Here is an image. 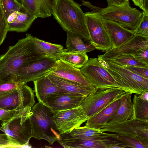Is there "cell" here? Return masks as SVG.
I'll return each instance as SVG.
<instances>
[{
    "instance_id": "6da1fadb",
    "label": "cell",
    "mask_w": 148,
    "mask_h": 148,
    "mask_svg": "<svg viewBox=\"0 0 148 148\" xmlns=\"http://www.w3.org/2000/svg\"><path fill=\"white\" fill-rule=\"evenodd\" d=\"M33 37L30 34H27L25 37L9 46L7 51L0 56V81H15L20 68L44 56L35 48Z\"/></svg>"
},
{
    "instance_id": "7a4b0ae2",
    "label": "cell",
    "mask_w": 148,
    "mask_h": 148,
    "mask_svg": "<svg viewBox=\"0 0 148 148\" xmlns=\"http://www.w3.org/2000/svg\"><path fill=\"white\" fill-rule=\"evenodd\" d=\"M52 14L66 32L78 34L90 41L85 13L79 4L73 0H55Z\"/></svg>"
},
{
    "instance_id": "3957f363",
    "label": "cell",
    "mask_w": 148,
    "mask_h": 148,
    "mask_svg": "<svg viewBox=\"0 0 148 148\" xmlns=\"http://www.w3.org/2000/svg\"><path fill=\"white\" fill-rule=\"evenodd\" d=\"M53 112L42 103L31 108L29 117L32 138L44 140L50 145L59 140L60 134L53 121Z\"/></svg>"
},
{
    "instance_id": "277c9868",
    "label": "cell",
    "mask_w": 148,
    "mask_h": 148,
    "mask_svg": "<svg viewBox=\"0 0 148 148\" xmlns=\"http://www.w3.org/2000/svg\"><path fill=\"white\" fill-rule=\"evenodd\" d=\"M84 4L101 19L117 23L133 30L138 26L143 15V12L130 6L129 1L121 5H108L105 8L95 6L88 2L85 1Z\"/></svg>"
},
{
    "instance_id": "5b68a950",
    "label": "cell",
    "mask_w": 148,
    "mask_h": 148,
    "mask_svg": "<svg viewBox=\"0 0 148 148\" xmlns=\"http://www.w3.org/2000/svg\"><path fill=\"white\" fill-rule=\"evenodd\" d=\"M99 61L125 91L139 95L148 91V79L137 75L124 66L108 60Z\"/></svg>"
},
{
    "instance_id": "8992f818",
    "label": "cell",
    "mask_w": 148,
    "mask_h": 148,
    "mask_svg": "<svg viewBox=\"0 0 148 148\" xmlns=\"http://www.w3.org/2000/svg\"><path fill=\"white\" fill-rule=\"evenodd\" d=\"M80 69L90 84L98 89L119 88L123 89L98 58L88 59Z\"/></svg>"
},
{
    "instance_id": "52a82bcc",
    "label": "cell",
    "mask_w": 148,
    "mask_h": 148,
    "mask_svg": "<svg viewBox=\"0 0 148 148\" xmlns=\"http://www.w3.org/2000/svg\"><path fill=\"white\" fill-rule=\"evenodd\" d=\"M57 59L43 56L32 60L18 69L14 80L26 84L47 75L54 69Z\"/></svg>"
},
{
    "instance_id": "ba28073f",
    "label": "cell",
    "mask_w": 148,
    "mask_h": 148,
    "mask_svg": "<svg viewBox=\"0 0 148 148\" xmlns=\"http://www.w3.org/2000/svg\"><path fill=\"white\" fill-rule=\"evenodd\" d=\"M127 92L119 88L98 89L85 97L80 106L89 117L120 98Z\"/></svg>"
},
{
    "instance_id": "9c48e42d",
    "label": "cell",
    "mask_w": 148,
    "mask_h": 148,
    "mask_svg": "<svg viewBox=\"0 0 148 148\" xmlns=\"http://www.w3.org/2000/svg\"><path fill=\"white\" fill-rule=\"evenodd\" d=\"M35 104L34 91L26 84L0 95V108L5 110L32 108Z\"/></svg>"
},
{
    "instance_id": "30bf717a",
    "label": "cell",
    "mask_w": 148,
    "mask_h": 148,
    "mask_svg": "<svg viewBox=\"0 0 148 148\" xmlns=\"http://www.w3.org/2000/svg\"><path fill=\"white\" fill-rule=\"evenodd\" d=\"M90 43L95 49L106 52L112 48V44L102 19L95 12L85 13Z\"/></svg>"
},
{
    "instance_id": "8fae6325",
    "label": "cell",
    "mask_w": 148,
    "mask_h": 148,
    "mask_svg": "<svg viewBox=\"0 0 148 148\" xmlns=\"http://www.w3.org/2000/svg\"><path fill=\"white\" fill-rule=\"evenodd\" d=\"M30 114L14 117L2 122L1 124V130L23 147L29 145V141L32 138L29 121Z\"/></svg>"
},
{
    "instance_id": "7c38bea8",
    "label": "cell",
    "mask_w": 148,
    "mask_h": 148,
    "mask_svg": "<svg viewBox=\"0 0 148 148\" xmlns=\"http://www.w3.org/2000/svg\"><path fill=\"white\" fill-rule=\"evenodd\" d=\"M80 106L76 108L53 112V121L59 134L68 133L80 127L88 119Z\"/></svg>"
},
{
    "instance_id": "4fadbf2b",
    "label": "cell",
    "mask_w": 148,
    "mask_h": 148,
    "mask_svg": "<svg viewBox=\"0 0 148 148\" xmlns=\"http://www.w3.org/2000/svg\"><path fill=\"white\" fill-rule=\"evenodd\" d=\"M66 148H124L128 145L117 136L85 139L69 136L65 139Z\"/></svg>"
},
{
    "instance_id": "5bb4252c",
    "label": "cell",
    "mask_w": 148,
    "mask_h": 148,
    "mask_svg": "<svg viewBox=\"0 0 148 148\" xmlns=\"http://www.w3.org/2000/svg\"><path fill=\"white\" fill-rule=\"evenodd\" d=\"M102 132H110L119 136H139L148 138V121L130 119L119 123L104 125L99 129Z\"/></svg>"
},
{
    "instance_id": "9a60e30c",
    "label": "cell",
    "mask_w": 148,
    "mask_h": 148,
    "mask_svg": "<svg viewBox=\"0 0 148 148\" xmlns=\"http://www.w3.org/2000/svg\"><path fill=\"white\" fill-rule=\"evenodd\" d=\"M85 97L79 93L59 92L50 95L42 103L55 112L80 106Z\"/></svg>"
},
{
    "instance_id": "2e32d148",
    "label": "cell",
    "mask_w": 148,
    "mask_h": 148,
    "mask_svg": "<svg viewBox=\"0 0 148 148\" xmlns=\"http://www.w3.org/2000/svg\"><path fill=\"white\" fill-rule=\"evenodd\" d=\"M148 45V38L135 34L125 44L117 48H112L101 55H99V60H108L125 55H133L140 48Z\"/></svg>"
},
{
    "instance_id": "e0dca14e",
    "label": "cell",
    "mask_w": 148,
    "mask_h": 148,
    "mask_svg": "<svg viewBox=\"0 0 148 148\" xmlns=\"http://www.w3.org/2000/svg\"><path fill=\"white\" fill-rule=\"evenodd\" d=\"M50 73L84 86L94 87L88 82L80 69L59 59L57 60L54 69Z\"/></svg>"
},
{
    "instance_id": "ac0fdd59",
    "label": "cell",
    "mask_w": 148,
    "mask_h": 148,
    "mask_svg": "<svg viewBox=\"0 0 148 148\" xmlns=\"http://www.w3.org/2000/svg\"><path fill=\"white\" fill-rule=\"evenodd\" d=\"M102 19L110 38L113 48L119 47L131 39L135 34L134 30L124 27L117 23Z\"/></svg>"
},
{
    "instance_id": "d6986e66",
    "label": "cell",
    "mask_w": 148,
    "mask_h": 148,
    "mask_svg": "<svg viewBox=\"0 0 148 148\" xmlns=\"http://www.w3.org/2000/svg\"><path fill=\"white\" fill-rule=\"evenodd\" d=\"M55 0H21L23 8L36 18L50 16Z\"/></svg>"
},
{
    "instance_id": "ffe728a7",
    "label": "cell",
    "mask_w": 148,
    "mask_h": 148,
    "mask_svg": "<svg viewBox=\"0 0 148 148\" xmlns=\"http://www.w3.org/2000/svg\"><path fill=\"white\" fill-rule=\"evenodd\" d=\"M120 98L112 102L89 117L87 121L85 126L91 128L100 129L117 110L119 105Z\"/></svg>"
},
{
    "instance_id": "44dd1931",
    "label": "cell",
    "mask_w": 148,
    "mask_h": 148,
    "mask_svg": "<svg viewBox=\"0 0 148 148\" xmlns=\"http://www.w3.org/2000/svg\"><path fill=\"white\" fill-rule=\"evenodd\" d=\"M132 94L127 92L122 96L120 99L119 105L117 110L105 124L120 123L131 118L133 110Z\"/></svg>"
},
{
    "instance_id": "7402d4cb",
    "label": "cell",
    "mask_w": 148,
    "mask_h": 148,
    "mask_svg": "<svg viewBox=\"0 0 148 148\" xmlns=\"http://www.w3.org/2000/svg\"><path fill=\"white\" fill-rule=\"evenodd\" d=\"M48 77L55 85L68 92L81 94L86 97L96 91L97 88L82 85L78 83L63 79L49 73Z\"/></svg>"
},
{
    "instance_id": "603a6c76",
    "label": "cell",
    "mask_w": 148,
    "mask_h": 148,
    "mask_svg": "<svg viewBox=\"0 0 148 148\" xmlns=\"http://www.w3.org/2000/svg\"><path fill=\"white\" fill-rule=\"evenodd\" d=\"M36 96L39 102L42 103L49 95L59 92H69L55 85L47 75L33 82Z\"/></svg>"
},
{
    "instance_id": "cb8c5ba5",
    "label": "cell",
    "mask_w": 148,
    "mask_h": 148,
    "mask_svg": "<svg viewBox=\"0 0 148 148\" xmlns=\"http://www.w3.org/2000/svg\"><path fill=\"white\" fill-rule=\"evenodd\" d=\"M67 34L66 47L70 52H87L94 50L95 47L90 43H85L82 36L75 33L66 32Z\"/></svg>"
},
{
    "instance_id": "d4e9b609",
    "label": "cell",
    "mask_w": 148,
    "mask_h": 148,
    "mask_svg": "<svg viewBox=\"0 0 148 148\" xmlns=\"http://www.w3.org/2000/svg\"><path fill=\"white\" fill-rule=\"evenodd\" d=\"M33 41L37 50L44 56L59 59L65 49L61 45L46 42L34 36Z\"/></svg>"
},
{
    "instance_id": "484cf974",
    "label": "cell",
    "mask_w": 148,
    "mask_h": 148,
    "mask_svg": "<svg viewBox=\"0 0 148 148\" xmlns=\"http://www.w3.org/2000/svg\"><path fill=\"white\" fill-rule=\"evenodd\" d=\"M36 18V17L25 10L18 12L13 21L8 23V31L18 32H25L28 29Z\"/></svg>"
},
{
    "instance_id": "4316f807",
    "label": "cell",
    "mask_w": 148,
    "mask_h": 148,
    "mask_svg": "<svg viewBox=\"0 0 148 148\" xmlns=\"http://www.w3.org/2000/svg\"><path fill=\"white\" fill-rule=\"evenodd\" d=\"M67 134L68 135L82 139H91L107 137H115L116 134H109L97 130L88 128L85 126L76 128L71 132Z\"/></svg>"
},
{
    "instance_id": "83f0119b",
    "label": "cell",
    "mask_w": 148,
    "mask_h": 148,
    "mask_svg": "<svg viewBox=\"0 0 148 148\" xmlns=\"http://www.w3.org/2000/svg\"><path fill=\"white\" fill-rule=\"evenodd\" d=\"M76 68L82 67L88 60L86 53L80 52H70L65 49L59 59Z\"/></svg>"
},
{
    "instance_id": "f1b7e54d",
    "label": "cell",
    "mask_w": 148,
    "mask_h": 148,
    "mask_svg": "<svg viewBox=\"0 0 148 148\" xmlns=\"http://www.w3.org/2000/svg\"><path fill=\"white\" fill-rule=\"evenodd\" d=\"M132 104V114L130 119L148 121V101L139 98L136 94H135Z\"/></svg>"
},
{
    "instance_id": "f546056e",
    "label": "cell",
    "mask_w": 148,
    "mask_h": 148,
    "mask_svg": "<svg viewBox=\"0 0 148 148\" xmlns=\"http://www.w3.org/2000/svg\"><path fill=\"white\" fill-rule=\"evenodd\" d=\"M108 61L122 66H137L148 68V64L140 62L132 55H123Z\"/></svg>"
},
{
    "instance_id": "4dcf8cb0",
    "label": "cell",
    "mask_w": 148,
    "mask_h": 148,
    "mask_svg": "<svg viewBox=\"0 0 148 148\" xmlns=\"http://www.w3.org/2000/svg\"><path fill=\"white\" fill-rule=\"evenodd\" d=\"M118 136L123 141L128 145V147L148 148V138L139 136Z\"/></svg>"
},
{
    "instance_id": "1f68e13d",
    "label": "cell",
    "mask_w": 148,
    "mask_h": 148,
    "mask_svg": "<svg viewBox=\"0 0 148 148\" xmlns=\"http://www.w3.org/2000/svg\"><path fill=\"white\" fill-rule=\"evenodd\" d=\"M5 15L7 19L8 16L15 11L22 12L25 10L21 3L17 0H0Z\"/></svg>"
},
{
    "instance_id": "d6a6232c",
    "label": "cell",
    "mask_w": 148,
    "mask_h": 148,
    "mask_svg": "<svg viewBox=\"0 0 148 148\" xmlns=\"http://www.w3.org/2000/svg\"><path fill=\"white\" fill-rule=\"evenodd\" d=\"M31 108L27 107L22 109L10 110L0 108V120L5 121L18 115L29 114Z\"/></svg>"
},
{
    "instance_id": "836d02e7",
    "label": "cell",
    "mask_w": 148,
    "mask_h": 148,
    "mask_svg": "<svg viewBox=\"0 0 148 148\" xmlns=\"http://www.w3.org/2000/svg\"><path fill=\"white\" fill-rule=\"evenodd\" d=\"M8 30L7 19L0 1V46L5 39Z\"/></svg>"
},
{
    "instance_id": "e575fe53",
    "label": "cell",
    "mask_w": 148,
    "mask_h": 148,
    "mask_svg": "<svg viewBox=\"0 0 148 148\" xmlns=\"http://www.w3.org/2000/svg\"><path fill=\"white\" fill-rule=\"evenodd\" d=\"M143 12L141 21L138 26L134 31L135 34L148 38V14Z\"/></svg>"
},
{
    "instance_id": "d590c367",
    "label": "cell",
    "mask_w": 148,
    "mask_h": 148,
    "mask_svg": "<svg viewBox=\"0 0 148 148\" xmlns=\"http://www.w3.org/2000/svg\"><path fill=\"white\" fill-rule=\"evenodd\" d=\"M23 84L14 80L0 81V95Z\"/></svg>"
},
{
    "instance_id": "8d00e7d4",
    "label": "cell",
    "mask_w": 148,
    "mask_h": 148,
    "mask_svg": "<svg viewBox=\"0 0 148 148\" xmlns=\"http://www.w3.org/2000/svg\"><path fill=\"white\" fill-rule=\"evenodd\" d=\"M23 147L15 140L6 134L0 133V148Z\"/></svg>"
},
{
    "instance_id": "74e56055",
    "label": "cell",
    "mask_w": 148,
    "mask_h": 148,
    "mask_svg": "<svg viewBox=\"0 0 148 148\" xmlns=\"http://www.w3.org/2000/svg\"><path fill=\"white\" fill-rule=\"evenodd\" d=\"M133 56L140 62L148 64V45L140 48Z\"/></svg>"
},
{
    "instance_id": "f35d334b",
    "label": "cell",
    "mask_w": 148,
    "mask_h": 148,
    "mask_svg": "<svg viewBox=\"0 0 148 148\" xmlns=\"http://www.w3.org/2000/svg\"><path fill=\"white\" fill-rule=\"evenodd\" d=\"M134 73L148 79V68L137 66H124Z\"/></svg>"
},
{
    "instance_id": "ab89813d",
    "label": "cell",
    "mask_w": 148,
    "mask_h": 148,
    "mask_svg": "<svg viewBox=\"0 0 148 148\" xmlns=\"http://www.w3.org/2000/svg\"><path fill=\"white\" fill-rule=\"evenodd\" d=\"M108 5H119L122 4L129 0H107Z\"/></svg>"
},
{
    "instance_id": "60d3db41",
    "label": "cell",
    "mask_w": 148,
    "mask_h": 148,
    "mask_svg": "<svg viewBox=\"0 0 148 148\" xmlns=\"http://www.w3.org/2000/svg\"><path fill=\"white\" fill-rule=\"evenodd\" d=\"M19 11H15L10 14L7 18L8 23L12 22L16 17Z\"/></svg>"
},
{
    "instance_id": "b9f144b4",
    "label": "cell",
    "mask_w": 148,
    "mask_h": 148,
    "mask_svg": "<svg viewBox=\"0 0 148 148\" xmlns=\"http://www.w3.org/2000/svg\"><path fill=\"white\" fill-rule=\"evenodd\" d=\"M143 12L148 14V0H144L142 6L141 8Z\"/></svg>"
},
{
    "instance_id": "7bdbcfd3",
    "label": "cell",
    "mask_w": 148,
    "mask_h": 148,
    "mask_svg": "<svg viewBox=\"0 0 148 148\" xmlns=\"http://www.w3.org/2000/svg\"><path fill=\"white\" fill-rule=\"evenodd\" d=\"M138 97L143 100L148 101V91L145 92L141 95Z\"/></svg>"
},
{
    "instance_id": "ee69618b",
    "label": "cell",
    "mask_w": 148,
    "mask_h": 148,
    "mask_svg": "<svg viewBox=\"0 0 148 148\" xmlns=\"http://www.w3.org/2000/svg\"><path fill=\"white\" fill-rule=\"evenodd\" d=\"M134 5L141 8L143 4L144 0H132Z\"/></svg>"
},
{
    "instance_id": "f6af8a7d",
    "label": "cell",
    "mask_w": 148,
    "mask_h": 148,
    "mask_svg": "<svg viewBox=\"0 0 148 148\" xmlns=\"http://www.w3.org/2000/svg\"><path fill=\"white\" fill-rule=\"evenodd\" d=\"M18 1H19L20 3H21V0H17Z\"/></svg>"
},
{
    "instance_id": "bcb514c9",
    "label": "cell",
    "mask_w": 148,
    "mask_h": 148,
    "mask_svg": "<svg viewBox=\"0 0 148 148\" xmlns=\"http://www.w3.org/2000/svg\"><path fill=\"white\" fill-rule=\"evenodd\" d=\"M1 127L0 126V130H1Z\"/></svg>"
}]
</instances>
